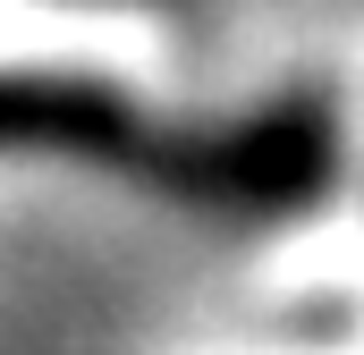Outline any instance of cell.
Wrapping results in <instances>:
<instances>
[{
  "label": "cell",
  "mask_w": 364,
  "mask_h": 355,
  "mask_svg": "<svg viewBox=\"0 0 364 355\" xmlns=\"http://www.w3.org/2000/svg\"><path fill=\"white\" fill-rule=\"evenodd\" d=\"M0 153H68V161L144 170L195 203H288L322 178L331 136L314 110H279V119L237 127V136H178V127L136 119L110 85L0 77Z\"/></svg>",
  "instance_id": "cell-1"
}]
</instances>
